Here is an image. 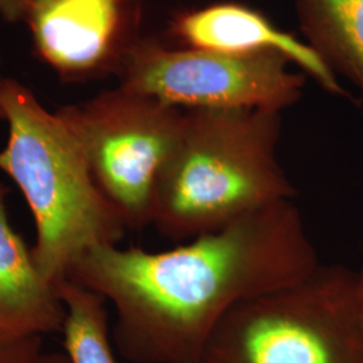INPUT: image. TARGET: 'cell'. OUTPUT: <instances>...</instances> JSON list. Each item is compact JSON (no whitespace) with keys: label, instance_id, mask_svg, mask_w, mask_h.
Here are the masks:
<instances>
[{"label":"cell","instance_id":"1","mask_svg":"<svg viewBox=\"0 0 363 363\" xmlns=\"http://www.w3.org/2000/svg\"><path fill=\"white\" fill-rule=\"evenodd\" d=\"M319 265L298 208L284 201L163 252L93 247L67 277L113 306L112 340L125 361L202 363L229 312Z\"/></svg>","mask_w":363,"mask_h":363},{"label":"cell","instance_id":"2","mask_svg":"<svg viewBox=\"0 0 363 363\" xmlns=\"http://www.w3.org/2000/svg\"><path fill=\"white\" fill-rule=\"evenodd\" d=\"M280 112L184 111L179 142L156 182L152 225L189 241L296 194L277 160Z\"/></svg>","mask_w":363,"mask_h":363},{"label":"cell","instance_id":"3","mask_svg":"<svg viewBox=\"0 0 363 363\" xmlns=\"http://www.w3.org/2000/svg\"><path fill=\"white\" fill-rule=\"evenodd\" d=\"M0 106L9 127L0 171L26 199L37 229L33 259L54 286L93 247L118 245L127 228L61 117L13 78L0 77Z\"/></svg>","mask_w":363,"mask_h":363},{"label":"cell","instance_id":"4","mask_svg":"<svg viewBox=\"0 0 363 363\" xmlns=\"http://www.w3.org/2000/svg\"><path fill=\"white\" fill-rule=\"evenodd\" d=\"M202 363H363L355 271L320 264L296 284L237 306Z\"/></svg>","mask_w":363,"mask_h":363},{"label":"cell","instance_id":"5","mask_svg":"<svg viewBox=\"0 0 363 363\" xmlns=\"http://www.w3.org/2000/svg\"><path fill=\"white\" fill-rule=\"evenodd\" d=\"M127 230L152 225L156 182L179 142L184 111L118 86L55 111Z\"/></svg>","mask_w":363,"mask_h":363},{"label":"cell","instance_id":"6","mask_svg":"<svg viewBox=\"0 0 363 363\" xmlns=\"http://www.w3.org/2000/svg\"><path fill=\"white\" fill-rule=\"evenodd\" d=\"M274 52L235 55L169 49L152 39L130 43L120 62V85L183 109H264L280 112L301 96L304 77Z\"/></svg>","mask_w":363,"mask_h":363},{"label":"cell","instance_id":"7","mask_svg":"<svg viewBox=\"0 0 363 363\" xmlns=\"http://www.w3.org/2000/svg\"><path fill=\"white\" fill-rule=\"evenodd\" d=\"M138 0H35L25 19L39 60L65 82L96 77L118 62Z\"/></svg>","mask_w":363,"mask_h":363},{"label":"cell","instance_id":"8","mask_svg":"<svg viewBox=\"0 0 363 363\" xmlns=\"http://www.w3.org/2000/svg\"><path fill=\"white\" fill-rule=\"evenodd\" d=\"M171 33L187 48L250 55L274 52L295 62L333 94H345L335 72L310 43L281 31L262 13L235 3H220L179 13Z\"/></svg>","mask_w":363,"mask_h":363},{"label":"cell","instance_id":"9","mask_svg":"<svg viewBox=\"0 0 363 363\" xmlns=\"http://www.w3.org/2000/svg\"><path fill=\"white\" fill-rule=\"evenodd\" d=\"M10 189L0 182V334L43 337L62 331L65 307L34 264L31 249L9 222Z\"/></svg>","mask_w":363,"mask_h":363},{"label":"cell","instance_id":"10","mask_svg":"<svg viewBox=\"0 0 363 363\" xmlns=\"http://www.w3.org/2000/svg\"><path fill=\"white\" fill-rule=\"evenodd\" d=\"M300 25L327 64L363 99V0H296Z\"/></svg>","mask_w":363,"mask_h":363},{"label":"cell","instance_id":"11","mask_svg":"<svg viewBox=\"0 0 363 363\" xmlns=\"http://www.w3.org/2000/svg\"><path fill=\"white\" fill-rule=\"evenodd\" d=\"M65 307L64 347L70 363H117L111 345L106 298L70 277L54 284Z\"/></svg>","mask_w":363,"mask_h":363},{"label":"cell","instance_id":"12","mask_svg":"<svg viewBox=\"0 0 363 363\" xmlns=\"http://www.w3.org/2000/svg\"><path fill=\"white\" fill-rule=\"evenodd\" d=\"M40 337H0V363H39Z\"/></svg>","mask_w":363,"mask_h":363},{"label":"cell","instance_id":"13","mask_svg":"<svg viewBox=\"0 0 363 363\" xmlns=\"http://www.w3.org/2000/svg\"><path fill=\"white\" fill-rule=\"evenodd\" d=\"M35 0H0V18L7 23L25 22Z\"/></svg>","mask_w":363,"mask_h":363},{"label":"cell","instance_id":"14","mask_svg":"<svg viewBox=\"0 0 363 363\" xmlns=\"http://www.w3.org/2000/svg\"><path fill=\"white\" fill-rule=\"evenodd\" d=\"M355 300L363 320V267L359 271H355Z\"/></svg>","mask_w":363,"mask_h":363},{"label":"cell","instance_id":"15","mask_svg":"<svg viewBox=\"0 0 363 363\" xmlns=\"http://www.w3.org/2000/svg\"><path fill=\"white\" fill-rule=\"evenodd\" d=\"M39 363H70L65 354L60 352H43Z\"/></svg>","mask_w":363,"mask_h":363},{"label":"cell","instance_id":"16","mask_svg":"<svg viewBox=\"0 0 363 363\" xmlns=\"http://www.w3.org/2000/svg\"><path fill=\"white\" fill-rule=\"evenodd\" d=\"M1 77V76H0ZM0 121H4V115H3V111H1V106H0Z\"/></svg>","mask_w":363,"mask_h":363},{"label":"cell","instance_id":"17","mask_svg":"<svg viewBox=\"0 0 363 363\" xmlns=\"http://www.w3.org/2000/svg\"><path fill=\"white\" fill-rule=\"evenodd\" d=\"M0 65H1V58H0Z\"/></svg>","mask_w":363,"mask_h":363},{"label":"cell","instance_id":"18","mask_svg":"<svg viewBox=\"0 0 363 363\" xmlns=\"http://www.w3.org/2000/svg\"><path fill=\"white\" fill-rule=\"evenodd\" d=\"M0 337H4V335H1V334H0Z\"/></svg>","mask_w":363,"mask_h":363}]
</instances>
